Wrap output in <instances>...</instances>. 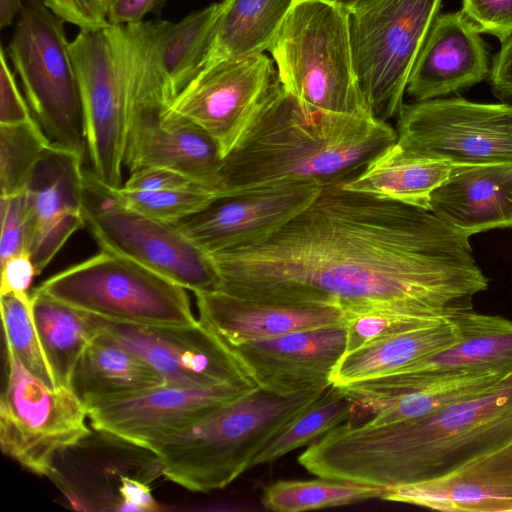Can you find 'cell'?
I'll return each mask as SVG.
<instances>
[{
    "label": "cell",
    "mask_w": 512,
    "mask_h": 512,
    "mask_svg": "<svg viewBox=\"0 0 512 512\" xmlns=\"http://www.w3.org/2000/svg\"><path fill=\"white\" fill-rule=\"evenodd\" d=\"M163 384L166 381L154 368L101 330L81 354L70 388L88 410Z\"/></svg>",
    "instance_id": "4316f807"
},
{
    "label": "cell",
    "mask_w": 512,
    "mask_h": 512,
    "mask_svg": "<svg viewBox=\"0 0 512 512\" xmlns=\"http://www.w3.org/2000/svg\"><path fill=\"white\" fill-rule=\"evenodd\" d=\"M512 443V373L413 422L341 424L303 452L312 474L388 489L429 480Z\"/></svg>",
    "instance_id": "7a4b0ae2"
},
{
    "label": "cell",
    "mask_w": 512,
    "mask_h": 512,
    "mask_svg": "<svg viewBox=\"0 0 512 512\" xmlns=\"http://www.w3.org/2000/svg\"><path fill=\"white\" fill-rule=\"evenodd\" d=\"M223 1L214 45L205 67L223 59L268 50L298 0Z\"/></svg>",
    "instance_id": "4dcf8cb0"
},
{
    "label": "cell",
    "mask_w": 512,
    "mask_h": 512,
    "mask_svg": "<svg viewBox=\"0 0 512 512\" xmlns=\"http://www.w3.org/2000/svg\"><path fill=\"white\" fill-rule=\"evenodd\" d=\"M109 189L129 208L172 224L202 211L220 198L216 191L200 185L159 191H135L123 187Z\"/></svg>",
    "instance_id": "8d00e7d4"
},
{
    "label": "cell",
    "mask_w": 512,
    "mask_h": 512,
    "mask_svg": "<svg viewBox=\"0 0 512 512\" xmlns=\"http://www.w3.org/2000/svg\"><path fill=\"white\" fill-rule=\"evenodd\" d=\"M34 323L58 385L70 387L75 366L88 344L97 337L104 319L31 292Z\"/></svg>",
    "instance_id": "f546056e"
},
{
    "label": "cell",
    "mask_w": 512,
    "mask_h": 512,
    "mask_svg": "<svg viewBox=\"0 0 512 512\" xmlns=\"http://www.w3.org/2000/svg\"><path fill=\"white\" fill-rule=\"evenodd\" d=\"M396 143L453 165L512 164V104L442 97L404 104Z\"/></svg>",
    "instance_id": "7c38bea8"
},
{
    "label": "cell",
    "mask_w": 512,
    "mask_h": 512,
    "mask_svg": "<svg viewBox=\"0 0 512 512\" xmlns=\"http://www.w3.org/2000/svg\"><path fill=\"white\" fill-rule=\"evenodd\" d=\"M250 391L231 385L185 388L163 384L97 404L88 409V419L99 433L152 452L170 434Z\"/></svg>",
    "instance_id": "e0dca14e"
},
{
    "label": "cell",
    "mask_w": 512,
    "mask_h": 512,
    "mask_svg": "<svg viewBox=\"0 0 512 512\" xmlns=\"http://www.w3.org/2000/svg\"><path fill=\"white\" fill-rule=\"evenodd\" d=\"M343 311L345 353L376 340L451 319L430 311L400 305H377Z\"/></svg>",
    "instance_id": "836d02e7"
},
{
    "label": "cell",
    "mask_w": 512,
    "mask_h": 512,
    "mask_svg": "<svg viewBox=\"0 0 512 512\" xmlns=\"http://www.w3.org/2000/svg\"><path fill=\"white\" fill-rule=\"evenodd\" d=\"M324 185L296 181L220 197L174 223L208 254L265 243L307 208Z\"/></svg>",
    "instance_id": "2e32d148"
},
{
    "label": "cell",
    "mask_w": 512,
    "mask_h": 512,
    "mask_svg": "<svg viewBox=\"0 0 512 512\" xmlns=\"http://www.w3.org/2000/svg\"><path fill=\"white\" fill-rule=\"evenodd\" d=\"M458 322L462 333L458 342L394 373L444 374L478 369L512 370V321L471 310L459 315Z\"/></svg>",
    "instance_id": "f1b7e54d"
},
{
    "label": "cell",
    "mask_w": 512,
    "mask_h": 512,
    "mask_svg": "<svg viewBox=\"0 0 512 512\" xmlns=\"http://www.w3.org/2000/svg\"><path fill=\"white\" fill-rule=\"evenodd\" d=\"M63 24L42 0H23L7 54L45 134L57 145L84 152L80 86Z\"/></svg>",
    "instance_id": "ba28073f"
},
{
    "label": "cell",
    "mask_w": 512,
    "mask_h": 512,
    "mask_svg": "<svg viewBox=\"0 0 512 512\" xmlns=\"http://www.w3.org/2000/svg\"><path fill=\"white\" fill-rule=\"evenodd\" d=\"M227 346L259 388L289 395L332 385L333 369L346 351V330L321 327Z\"/></svg>",
    "instance_id": "ffe728a7"
},
{
    "label": "cell",
    "mask_w": 512,
    "mask_h": 512,
    "mask_svg": "<svg viewBox=\"0 0 512 512\" xmlns=\"http://www.w3.org/2000/svg\"><path fill=\"white\" fill-rule=\"evenodd\" d=\"M196 185L199 184L174 170L163 167H143L130 172L129 178L122 187L135 191H159L188 188Z\"/></svg>",
    "instance_id": "b9f144b4"
},
{
    "label": "cell",
    "mask_w": 512,
    "mask_h": 512,
    "mask_svg": "<svg viewBox=\"0 0 512 512\" xmlns=\"http://www.w3.org/2000/svg\"><path fill=\"white\" fill-rule=\"evenodd\" d=\"M85 227L102 251L128 259L193 293L217 289L210 256L175 224L129 208L92 172L85 171Z\"/></svg>",
    "instance_id": "9c48e42d"
},
{
    "label": "cell",
    "mask_w": 512,
    "mask_h": 512,
    "mask_svg": "<svg viewBox=\"0 0 512 512\" xmlns=\"http://www.w3.org/2000/svg\"><path fill=\"white\" fill-rule=\"evenodd\" d=\"M268 51L282 87L303 105L374 117L356 78L346 7L330 0H298Z\"/></svg>",
    "instance_id": "5b68a950"
},
{
    "label": "cell",
    "mask_w": 512,
    "mask_h": 512,
    "mask_svg": "<svg viewBox=\"0 0 512 512\" xmlns=\"http://www.w3.org/2000/svg\"><path fill=\"white\" fill-rule=\"evenodd\" d=\"M209 256L217 289L266 302L400 305L454 318L488 288L468 235L430 210L342 182L324 186L265 243Z\"/></svg>",
    "instance_id": "6da1fadb"
},
{
    "label": "cell",
    "mask_w": 512,
    "mask_h": 512,
    "mask_svg": "<svg viewBox=\"0 0 512 512\" xmlns=\"http://www.w3.org/2000/svg\"><path fill=\"white\" fill-rule=\"evenodd\" d=\"M384 488L319 477L281 480L266 486L262 506L274 512H302L381 498Z\"/></svg>",
    "instance_id": "1f68e13d"
},
{
    "label": "cell",
    "mask_w": 512,
    "mask_h": 512,
    "mask_svg": "<svg viewBox=\"0 0 512 512\" xmlns=\"http://www.w3.org/2000/svg\"><path fill=\"white\" fill-rule=\"evenodd\" d=\"M328 388L279 395L258 387L170 434L152 453L168 480L193 492L222 489Z\"/></svg>",
    "instance_id": "277c9868"
},
{
    "label": "cell",
    "mask_w": 512,
    "mask_h": 512,
    "mask_svg": "<svg viewBox=\"0 0 512 512\" xmlns=\"http://www.w3.org/2000/svg\"><path fill=\"white\" fill-rule=\"evenodd\" d=\"M199 320L226 345L277 337L291 332L344 325L335 305L266 302L220 289L195 292Z\"/></svg>",
    "instance_id": "603a6c76"
},
{
    "label": "cell",
    "mask_w": 512,
    "mask_h": 512,
    "mask_svg": "<svg viewBox=\"0 0 512 512\" xmlns=\"http://www.w3.org/2000/svg\"><path fill=\"white\" fill-rule=\"evenodd\" d=\"M458 316L344 353L333 369L331 384L342 387L388 375L454 345L462 337Z\"/></svg>",
    "instance_id": "d4e9b609"
},
{
    "label": "cell",
    "mask_w": 512,
    "mask_h": 512,
    "mask_svg": "<svg viewBox=\"0 0 512 512\" xmlns=\"http://www.w3.org/2000/svg\"><path fill=\"white\" fill-rule=\"evenodd\" d=\"M44 5L64 22L80 29H100L109 26V0H42Z\"/></svg>",
    "instance_id": "ab89813d"
},
{
    "label": "cell",
    "mask_w": 512,
    "mask_h": 512,
    "mask_svg": "<svg viewBox=\"0 0 512 512\" xmlns=\"http://www.w3.org/2000/svg\"><path fill=\"white\" fill-rule=\"evenodd\" d=\"M278 82L264 53L223 59L201 70L170 107L203 129L225 158Z\"/></svg>",
    "instance_id": "9a60e30c"
},
{
    "label": "cell",
    "mask_w": 512,
    "mask_h": 512,
    "mask_svg": "<svg viewBox=\"0 0 512 512\" xmlns=\"http://www.w3.org/2000/svg\"><path fill=\"white\" fill-rule=\"evenodd\" d=\"M453 164L417 155L396 142L342 182L345 190L429 210L431 193L449 176Z\"/></svg>",
    "instance_id": "484cf974"
},
{
    "label": "cell",
    "mask_w": 512,
    "mask_h": 512,
    "mask_svg": "<svg viewBox=\"0 0 512 512\" xmlns=\"http://www.w3.org/2000/svg\"><path fill=\"white\" fill-rule=\"evenodd\" d=\"M330 1L338 3V4L346 7L347 9H349L350 7H352L354 4H356L360 0H330Z\"/></svg>",
    "instance_id": "7dc6e473"
},
{
    "label": "cell",
    "mask_w": 512,
    "mask_h": 512,
    "mask_svg": "<svg viewBox=\"0 0 512 512\" xmlns=\"http://www.w3.org/2000/svg\"><path fill=\"white\" fill-rule=\"evenodd\" d=\"M34 290L114 323L187 326L198 321L185 288L102 250L52 275Z\"/></svg>",
    "instance_id": "8992f818"
},
{
    "label": "cell",
    "mask_w": 512,
    "mask_h": 512,
    "mask_svg": "<svg viewBox=\"0 0 512 512\" xmlns=\"http://www.w3.org/2000/svg\"><path fill=\"white\" fill-rule=\"evenodd\" d=\"M460 11L438 15L410 72L406 93L414 101L447 97L485 80L486 45Z\"/></svg>",
    "instance_id": "44dd1931"
},
{
    "label": "cell",
    "mask_w": 512,
    "mask_h": 512,
    "mask_svg": "<svg viewBox=\"0 0 512 512\" xmlns=\"http://www.w3.org/2000/svg\"><path fill=\"white\" fill-rule=\"evenodd\" d=\"M461 12L480 33L501 43L512 37V0H462Z\"/></svg>",
    "instance_id": "74e56055"
},
{
    "label": "cell",
    "mask_w": 512,
    "mask_h": 512,
    "mask_svg": "<svg viewBox=\"0 0 512 512\" xmlns=\"http://www.w3.org/2000/svg\"><path fill=\"white\" fill-rule=\"evenodd\" d=\"M169 0H109L107 18L111 25H127L143 22L153 13L159 15Z\"/></svg>",
    "instance_id": "ee69618b"
},
{
    "label": "cell",
    "mask_w": 512,
    "mask_h": 512,
    "mask_svg": "<svg viewBox=\"0 0 512 512\" xmlns=\"http://www.w3.org/2000/svg\"><path fill=\"white\" fill-rule=\"evenodd\" d=\"M0 305L6 349L43 384L51 389L58 387L34 323L31 294L1 296Z\"/></svg>",
    "instance_id": "d590c367"
},
{
    "label": "cell",
    "mask_w": 512,
    "mask_h": 512,
    "mask_svg": "<svg viewBox=\"0 0 512 512\" xmlns=\"http://www.w3.org/2000/svg\"><path fill=\"white\" fill-rule=\"evenodd\" d=\"M442 0H360L349 10L354 69L372 115L398 117L408 78Z\"/></svg>",
    "instance_id": "52a82bcc"
},
{
    "label": "cell",
    "mask_w": 512,
    "mask_h": 512,
    "mask_svg": "<svg viewBox=\"0 0 512 512\" xmlns=\"http://www.w3.org/2000/svg\"><path fill=\"white\" fill-rule=\"evenodd\" d=\"M8 374L0 400L2 452L29 471L50 476L58 454L79 445L91 431L88 410L75 392L51 389L6 349Z\"/></svg>",
    "instance_id": "8fae6325"
},
{
    "label": "cell",
    "mask_w": 512,
    "mask_h": 512,
    "mask_svg": "<svg viewBox=\"0 0 512 512\" xmlns=\"http://www.w3.org/2000/svg\"><path fill=\"white\" fill-rule=\"evenodd\" d=\"M429 210L468 235L512 228V164L453 165Z\"/></svg>",
    "instance_id": "cb8c5ba5"
},
{
    "label": "cell",
    "mask_w": 512,
    "mask_h": 512,
    "mask_svg": "<svg viewBox=\"0 0 512 512\" xmlns=\"http://www.w3.org/2000/svg\"><path fill=\"white\" fill-rule=\"evenodd\" d=\"M381 499L449 512L512 511V443L441 476L388 488Z\"/></svg>",
    "instance_id": "7402d4cb"
},
{
    "label": "cell",
    "mask_w": 512,
    "mask_h": 512,
    "mask_svg": "<svg viewBox=\"0 0 512 512\" xmlns=\"http://www.w3.org/2000/svg\"><path fill=\"white\" fill-rule=\"evenodd\" d=\"M23 0H0V27L12 24L16 15L20 13Z\"/></svg>",
    "instance_id": "bcb514c9"
},
{
    "label": "cell",
    "mask_w": 512,
    "mask_h": 512,
    "mask_svg": "<svg viewBox=\"0 0 512 512\" xmlns=\"http://www.w3.org/2000/svg\"><path fill=\"white\" fill-rule=\"evenodd\" d=\"M0 263L26 251V209L24 192L0 197Z\"/></svg>",
    "instance_id": "f35d334b"
},
{
    "label": "cell",
    "mask_w": 512,
    "mask_h": 512,
    "mask_svg": "<svg viewBox=\"0 0 512 512\" xmlns=\"http://www.w3.org/2000/svg\"><path fill=\"white\" fill-rule=\"evenodd\" d=\"M396 140L388 122L305 106L279 81L224 158L219 195L296 181L343 182Z\"/></svg>",
    "instance_id": "3957f363"
},
{
    "label": "cell",
    "mask_w": 512,
    "mask_h": 512,
    "mask_svg": "<svg viewBox=\"0 0 512 512\" xmlns=\"http://www.w3.org/2000/svg\"><path fill=\"white\" fill-rule=\"evenodd\" d=\"M34 119L27 101L19 91L3 48L0 50V125H16Z\"/></svg>",
    "instance_id": "60d3db41"
},
{
    "label": "cell",
    "mask_w": 512,
    "mask_h": 512,
    "mask_svg": "<svg viewBox=\"0 0 512 512\" xmlns=\"http://www.w3.org/2000/svg\"><path fill=\"white\" fill-rule=\"evenodd\" d=\"M170 106L160 88L128 80L125 167L129 172L143 167L171 169L219 194L224 162L219 146Z\"/></svg>",
    "instance_id": "4fadbf2b"
},
{
    "label": "cell",
    "mask_w": 512,
    "mask_h": 512,
    "mask_svg": "<svg viewBox=\"0 0 512 512\" xmlns=\"http://www.w3.org/2000/svg\"><path fill=\"white\" fill-rule=\"evenodd\" d=\"M83 154L52 143L37 162L24 190L26 252L38 275L69 238L85 227Z\"/></svg>",
    "instance_id": "ac0fdd59"
},
{
    "label": "cell",
    "mask_w": 512,
    "mask_h": 512,
    "mask_svg": "<svg viewBox=\"0 0 512 512\" xmlns=\"http://www.w3.org/2000/svg\"><path fill=\"white\" fill-rule=\"evenodd\" d=\"M102 332L148 363L166 384L185 388H258L231 349L200 320L187 326L104 320Z\"/></svg>",
    "instance_id": "5bb4252c"
},
{
    "label": "cell",
    "mask_w": 512,
    "mask_h": 512,
    "mask_svg": "<svg viewBox=\"0 0 512 512\" xmlns=\"http://www.w3.org/2000/svg\"><path fill=\"white\" fill-rule=\"evenodd\" d=\"M84 121L90 171L122 187L128 121V68L123 25L80 29L70 42Z\"/></svg>",
    "instance_id": "30bf717a"
},
{
    "label": "cell",
    "mask_w": 512,
    "mask_h": 512,
    "mask_svg": "<svg viewBox=\"0 0 512 512\" xmlns=\"http://www.w3.org/2000/svg\"><path fill=\"white\" fill-rule=\"evenodd\" d=\"M52 143L35 118L0 125V197L24 192L33 169Z\"/></svg>",
    "instance_id": "e575fe53"
},
{
    "label": "cell",
    "mask_w": 512,
    "mask_h": 512,
    "mask_svg": "<svg viewBox=\"0 0 512 512\" xmlns=\"http://www.w3.org/2000/svg\"><path fill=\"white\" fill-rule=\"evenodd\" d=\"M511 373L505 369L392 373L343 386L342 390L356 407L373 414L366 424L393 425L430 417L455 402L489 390Z\"/></svg>",
    "instance_id": "d6986e66"
},
{
    "label": "cell",
    "mask_w": 512,
    "mask_h": 512,
    "mask_svg": "<svg viewBox=\"0 0 512 512\" xmlns=\"http://www.w3.org/2000/svg\"><path fill=\"white\" fill-rule=\"evenodd\" d=\"M224 1L173 23L147 21L157 66L174 98L205 67L214 45Z\"/></svg>",
    "instance_id": "83f0119b"
},
{
    "label": "cell",
    "mask_w": 512,
    "mask_h": 512,
    "mask_svg": "<svg viewBox=\"0 0 512 512\" xmlns=\"http://www.w3.org/2000/svg\"><path fill=\"white\" fill-rule=\"evenodd\" d=\"M119 492L123 500V509L136 511H158L159 503L155 500L151 488L129 476L120 477Z\"/></svg>",
    "instance_id": "f6af8a7d"
},
{
    "label": "cell",
    "mask_w": 512,
    "mask_h": 512,
    "mask_svg": "<svg viewBox=\"0 0 512 512\" xmlns=\"http://www.w3.org/2000/svg\"><path fill=\"white\" fill-rule=\"evenodd\" d=\"M355 408L340 387L331 385L271 440L254 459L252 467L272 463L293 450L312 444L319 436L350 419Z\"/></svg>",
    "instance_id": "d6a6232c"
},
{
    "label": "cell",
    "mask_w": 512,
    "mask_h": 512,
    "mask_svg": "<svg viewBox=\"0 0 512 512\" xmlns=\"http://www.w3.org/2000/svg\"><path fill=\"white\" fill-rule=\"evenodd\" d=\"M38 276L28 252L24 251L1 263V296L28 297L33 279Z\"/></svg>",
    "instance_id": "7bdbcfd3"
}]
</instances>
